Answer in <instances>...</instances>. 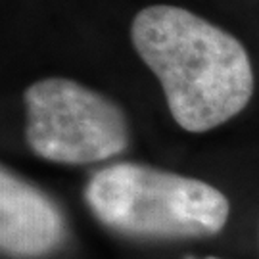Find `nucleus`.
Returning a JSON list of instances; mask_svg holds the SVG:
<instances>
[{
  "mask_svg": "<svg viewBox=\"0 0 259 259\" xmlns=\"http://www.w3.org/2000/svg\"><path fill=\"white\" fill-rule=\"evenodd\" d=\"M69 240V227L54 200L16 175L0 171V250L8 259H48Z\"/></svg>",
  "mask_w": 259,
  "mask_h": 259,
  "instance_id": "obj_4",
  "label": "nucleus"
},
{
  "mask_svg": "<svg viewBox=\"0 0 259 259\" xmlns=\"http://www.w3.org/2000/svg\"><path fill=\"white\" fill-rule=\"evenodd\" d=\"M25 142L40 159L64 165L106 161L129 148V119L106 94L64 77H48L23 93Z\"/></svg>",
  "mask_w": 259,
  "mask_h": 259,
  "instance_id": "obj_3",
  "label": "nucleus"
},
{
  "mask_svg": "<svg viewBox=\"0 0 259 259\" xmlns=\"http://www.w3.org/2000/svg\"><path fill=\"white\" fill-rule=\"evenodd\" d=\"M83 198L108 231L140 242L215 236L231 215L229 198L209 183L133 161L91 175Z\"/></svg>",
  "mask_w": 259,
  "mask_h": 259,
  "instance_id": "obj_2",
  "label": "nucleus"
},
{
  "mask_svg": "<svg viewBox=\"0 0 259 259\" xmlns=\"http://www.w3.org/2000/svg\"><path fill=\"white\" fill-rule=\"evenodd\" d=\"M131 40L161 84L171 117L188 133L215 129L250 104L248 50L211 21L179 6L154 4L135 16Z\"/></svg>",
  "mask_w": 259,
  "mask_h": 259,
  "instance_id": "obj_1",
  "label": "nucleus"
},
{
  "mask_svg": "<svg viewBox=\"0 0 259 259\" xmlns=\"http://www.w3.org/2000/svg\"><path fill=\"white\" fill-rule=\"evenodd\" d=\"M186 259H219V257H213V255H209V257H186Z\"/></svg>",
  "mask_w": 259,
  "mask_h": 259,
  "instance_id": "obj_5",
  "label": "nucleus"
}]
</instances>
